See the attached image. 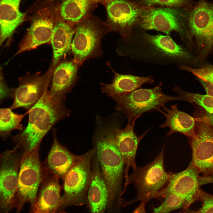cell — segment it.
Wrapping results in <instances>:
<instances>
[{"instance_id": "cell-1", "label": "cell", "mask_w": 213, "mask_h": 213, "mask_svg": "<svg viewBox=\"0 0 213 213\" xmlns=\"http://www.w3.org/2000/svg\"><path fill=\"white\" fill-rule=\"evenodd\" d=\"M116 125L111 124L99 127L92 138L93 148L108 190L106 213H120L123 200L124 165L116 142Z\"/></svg>"}, {"instance_id": "cell-2", "label": "cell", "mask_w": 213, "mask_h": 213, "mask_svg": "<svg viewBox=\"0 0 213 213\" xmlns=\"http://www.w3.org/2000/svg\"><path fill=\"white\" fill-rule=\"evenodd\" d=\"M47 91L28 112L27 126L13 138L15 146L23 155L41 144L52 127L70 114V111L65 105L64 101L53 100L49 96Z\"/></svg>"}, {"instance_id": "cell-3", "label": "cell", "mask_w": 213, "mask_h": 213, "mask_svg": "<svg viewBox=\"0 0 213 213\" xmlns=\"http://www.w3.org/2000/svg\"><path fill=\"white\" fill-rule=\"evenodd\" d=\"M160 83L151 88H140L133 91L111 97L116 102V109L123 112L128 118V123L135 124L136 120L144 113L157 111L167 102L183 100L180 97L165 94Z\"/></svg>"}, {"instance_id": "cell-4", "label": "cell", "mask_w": 213, "mask_h": 213, "mask_svg": "<svg viewBox=\"0 0 213 213\" xmlns=\"http://www.w3.org/2000/svg\"><path fill=\"white\" fill-rule=\"evenodd\" d=\"M164 146L151 163L141 167H137L129 177V184L133 183L137 190L135 198L130 201L123 200L122 207L138 201L145 204L150 200L157 199L160 192L168 183L172 172H166L164 166Z\"/></svg>"}, {"instance_id": "cell-5", "label": "cell", "mask_w": 213, "mask_h": 213, "mask_svg": "<svg viewBox=\"0 0 213 213\" xmlns=\"http://www.w3.org/2000/svg\"><path fill=\"white\" fill-rule=\"evenodd\" d=\"M74 30L71 49L75 62L80 66L87 59L101 56L102 40L111 31L106 22L91 15L77 24Z\"/></svg>"}, {"instance_id": "cell-6", "label": "cell", "mask_w": 213, "mask_h": 213, "mask_svg": "<svg viewBox=\"0 0 213 213\" xmlns=\"http://www.w3.org/2000/svg\"><path fill=\"white\" fill-rule=\"evenodd\" d=\"M40 144L21 158L15 204L17 213H20L26 203L30 204V210L32 209L40 185L49 174L40 158Z\"/></svg>"}, {"instance_id": "cell-7", "label": "cell", "mask_w": 213, "mask_h": 213, "mask_svg": "<svg viewBox=\"0 0 213 213\" xmlns=\"http://www.w3.org/2000/svg\"><path fill=\"white\" fill-rule=\"evenodd\" d=\"M195 117L196 137L189 138L192 154L190 164L198 171L201 185L213 183V123L205 114Z\"/></svg>"}, {"instance_id": "cell-8", "label": "cell", "mask_w": 213, "mask_h": 213, "mask_svg": "<svg viewBox=\"0 0 213 213\" xmlns=\"http://www.w3.org/2000/svg\"><path fill=\"white\" fill-rule=\"evenodd\" d=\"M93 148L80 156L65 175L63 180L64 194L59 211L70 206L87 204V193L92 176L91 161Z\"/></svg>"}, {"instance_id": "cell-9", "label": "cell", "mask_w": 213, "mask_h": 213, "mask_svg": "<svg viewBox=\"0 0 213 213\" xmlns=\"http://www.w3.org/2000/svg\"><path fill=\"white\" fill-rule=\"evenodd\" d=\"M190 9L178 7H147L142 12L136 26L167 34L172 31L178 32L186 37L191 44L188 26Z\"/></svg>"}, {"instance_id": "cell-10", "label": "cell", "mask_w": 213, "mask_h": 213, "mask_svg": "<svg viewBox=\"0 0 213 213\" xmlns=\"http://www.w3.org/2000/svg\"><path fill=\"white\" fill-rule=\"evenodd\" d=\"M188 26L198 54L196 61L202 63L213 50V3L207 0L195 3L189 11Z\"/></svg>"}, {"instance_id": "cell-11", "label": "cell", "mask_w": 213, "mask_h": 213, "mask_svg": "<svg viewBox=\"0 0 213 213\" xmlns=\"http://www.w3.org/2000/svg\"><path fill=\"white\" fill-rule=\"evenodd\" d=\"M22 156L15 147L0 154V210L6 213L15 206Z\"/></svg>"}, {"instance_id": "cell-12", "label": "cell", "mask_w": 213, "mask_h": 213, "mask_svg": "<svg viewBox=\"0 0 213 213\" xmlns=\"http://www.w3.org/2000/svg\"><path fill=\"white\" fill-rule=\"evenodd\" d=\"M104 6L107 13L106 22L111 31L126 38L136 26L142 12L147 7L132 0H109Z\"/></svg>"}, {"instance_id": "cell-13", "label": "cell", "mask_w": 213, "mask_h": 213, "mask_svg": "<svg viewBox=\"0 0 213 213\" xmlns=\"http://www.w3.org/2000/svg\"><path fill=\"white\" fill-rule=\"evenodd\" d=\"M57 16V9L52 7L39 9L34 15L30 27L15 55L50 42Z\"/></svg>"}, {"instance_id": "cell-14", "label": "cell", "mask_w": 213, "mask_h": 213, "mask_svg": "<svg viewBox=\"0 0 213 213\" xmlns=\"http://www.w3.org/2000/svg\"><path fill=\"white\" fill-rule=\"evenodd\" d=\"M54 70L50 67L43 75L35 74L20 78L18 86L14 88V101L9 108L12 110L23 108L27 114L48 90Z\"/></svg>"}, {"instance_id": "cell-15", "label": "cell", "mask_w": 213, "mask_h": 213, "mask_svg": "<svg viewBox=\"0 0 213 213\" xmlns=\"http://www.w3.org/2000/svg\"><path fill=\"white\" fill-rule=\"evenodd\" d=\"M201 185L198 170L189 164L180 172L171 173L168 183L159 193L158 199L165 195L173 193L185 199L190 206L198 201L199 192Z\"/></svg>"}, {"instance_id": "cell-16", "label": "cell", "mask_w": 213, "mask_h": 213, "mask_svg": "<svg viewBox=\"0 0 213 213\" xmlns=\"http://www.w3.org/2000/svg\"><path fill=\"white\" fill-rule=\"evenodd\" d=\"M135 124L128 123L123 129H120L118 126L115 128V140L117 145L121 154L124 165L125 167L124 171L125 182L122 194L125 192L129 184L128 172L132 167L133 170L137 167L135 157L138 148L141 141L148 130L141 136H137L134 132Z\"/></svg>"}, {"instance_id": "cell-17", "label": "cell", "mask_w": 213, "mask_h": 213, "mask_svg": "<svg viewBox=\"0 0 213 213\" xmlns=\"http://www.w3.org/2000/svg\"><path fill=\"white\" fill-rule=\"evenodd\" d=\"M59 178L48 174L39 187L34 204L30 213H56L59 212L62 197Z\"/></svg>"}, {"instance_id": "cell-18", "label": "cell", "mask_w": 213, "mask_h": 213, "mask_svg": "<svg viewBox=\"0 0 213 213\" xmlns=\"http://www.w3.org/2000/svg\"><path fill=\"white\" fill-rule=\"evenodd\" d=\"M79 65L73 60L60 62L55 68L50 88L47 91L49 97L54 100L64 101L65 95L74 86Z\"/></svg>"}, {"instance_id": "cell-19", "label": "cell", "mask_w": 213, "mask_h": 213, "mask_svg": "<svg viewBox=\"0 0 213 213\" xmlns=\"http://www.w3.org/2000/svg\"><path fill=\"white\" fill-rule=\"evenodd\" d=\"M92 176L87 193L90 213H106L108 199L106 183L95 153L91 161Z\"/></svg>"}, {"instance_id": "cell-20", "label": "cell", "mask_w": 213, "mask_h": 213, "mask_svg": "<svg viewBox=\"0 0 213 213\" xmlns=\"http://www.w3.org/2000/svg\"><path fill=\"white\" fill-rule=\"evenodd\" d=\"M54 132L53 145L44 166L49 174L63 180L67 173L80 156L70 152L59 142Z\"/></svg>"}, {"instance_id": "cell-21", "label": "cell", "mask_w": 213, "mask_h": 213, "mask_svg": "<svg viewBox=\"0 0 213 213\" xmlns=\"http://www.w3.org/2000/svg\"><path fill=\"white\" fill-rule=\"evenodd\" d=\"M21 1L0 0V47L5 41L10 40L25 19L26 14L19 9Z\"/></svg>"}, {"instance_id": "cell-22", "label": "cell", "mask_w": 213, "mask_h": 213, "mask_svg": "<svg viewBox=\"0 0 213 213\" xmlns=\"http://www.w3.org/2000/svg\"><path fill=\"white\" fill-rule=\"evenodd\" d=\"M162 108L164 112L161 110L160 112L164 115L165 120L159 126L169 128L170 131L166 135L167 137L176 133H182L189 138L196 137L195 118L179 110L177 104L172 105L170 109L165 106Z\"/></svg>"}, {"instance_id": "cell-23", "label": "cell", "mask_w": 213, "mask_h": 213, "mask_svg": "<svg viewBox=\"0 0 213 213\" xmlns=\"http://www.w3.org/2000/svg\"><path fill=\"white\" fill-rule=\"evenodd\" d=\"M74 27L63 22L57 16L50 41L53 51V58L50 66L52 68L55 69L71 48L75 33Z\"/></svg>"}, {"instance_id": "cell-24", "label": "cell", "mask_w": 213, "mask_h": 213, "mask_svg": "<svg viewBox=\"0 0 213 213\" xmlns=\"http://www.w3.org/2000/svg\"><path fill=\"white\" fill-rule=\"evenodd\" d=\"M97 4L89 0H65L57 8L58 17L65 22L75 26L92 13Z\"/></svg>"}, {"instance_id": "cell-25", "label": "cell", "mask_w": 213, "mask_h": 213, "mask_svg": "<svg viewBox=\"0 0 213 213\" xmlns=\"http://www.w3.org/2000/svg\"><path fill=\"white\" fill-rule=\"evenodd\" d=\"M114 74L112 83H101L102 92L112 97L133 91L145 83L152 84L154 82L151 76L139 77L130 75L118 73L112 69Z\"/></svg>"}, {"instance_id": "cell-26", "label": "cell", "mask_w": 213, "mask_h": 213, "mask_svg": "<svg viewBox=\"0 0 213 213\" xmlns=\"http://www.w3.org/2000/svg\"><path fill=\"white\" fill-rule=\"evenodd\" d=\"M145 38L157 51L164 56L183 60L189 59L191 57L188 52L168 36L146 34Z\"/></svg>"}, {"instance_id": "cell-27", "label": "cell", "mask_w": 213, "mask_h": 213, "mask_svg": "<svg viewBox=\"0 0 213 213\" xmlns=\"http://www.w3.org/2000/svg\"><path fill=\"white\" fill-rule=\"evenodd\" d=\"M173 90L183 101L196 104L203 108L206 112L205 114L213 123V97L207 94L189 92L177 86Z\"/></svg>"}, {"instance_id": "cell-28", "label": "cell", "mask_w": 213, "mask_h": 213, "mask_svg": "<svg viewBox=\"0 0 213 213\" xmlns=\"http://www.w3.org/2000/svg\"><path fill=\"white\" fill-rule=\"evenodd\" d=\"M25 115L15 113L9 108H0V137L7 138L13 130H21Z\"/></svg>"}, {"instance_id": "cell-29", "label": "cell", "mask_w": 213, "mask_h": 213, "mask_svg": "<svg viewBox=\"0 0 213 213\" xmlns=\"http://www.w3.org/2000/svg\"><path fill=\"white\" fill-rule=\"evenodd\" d=\"M163 198H165L163 202L159 206L154 209L153 213H168L179 209H188L190 206L185 199L175 194H167Z\"/></svg>"}, {"instance_id": "cell-30", "label": "cell", "mask_w": 213, "mask_h": 213, "mask_svg": "<svg viewBox=\"0 0 213 213\" xmlns=\"http://www.w3.org/2000/svg\"><path fill=\"white\" fill-rule=\"evenodd\" d=\"M141 6L178 7L191 9L195 2L193 0H135Z\"/></svg>"}, {"instance_id": "cell-31", "label": "cell", "mask_w": 213, "mask_h": 213, "mask_svg": "<svg viewBox=\"0 0 213 213\" xmlns=\"http://www.w3.org/2000/svg\"><path fill=\"white\" fill-rule=\"evenodd\" d=\"M180 68L191 72L198 78L213 85V65L205 64L197 68L183 65L180 66Z\"/></svg>"}, {"instance_id": "cell-32", "label": "cell", "mask_w": 213, "mask_h": 213, "mask_svg": "<svg viewBox=\"0 0 213 213\" xmlns=\"http://www.w3.org/2000/svg\"><path fill=\"white\" fill-rule=\"evenodd\" d=\"M198 201L201 202V207L198 209L199 213H213V195L202 190H199Z\"/></svg>"}, {"instance_id": "cell-33", "label": "cell", "mask_w": 213, "mask_h": 213, "mask_svg": "<svg viewBox=\"0 0 213 213\" xmlns=\"http://www.w3.org/2000/svg\"><path fill=\"white\" fill-rule=\"evenodd\" d=\"M14 88H9L4 80L2 69L0 67V101L5 98L12 97Z\"/></svg>"}, {"instance_id": "cell-34", "label": "cell", "mask_w": 213, "mask_h": 213, "mask_svg": "<svg viewBox=\"0 0 213 213\" xmlns=\"http://www.w3.org/2000/svg\"><path fill=\"white\" fill-rule=\"evenodd\" d=\"M198 78L205 89L206 94L213 97V85L201 79Z\"/></svg>"}, {"instance_id": "cell-35", "label": "cell", "mask_w": 213, "mask_h": 213, "mask_svg": "<svg viewBox=\"0 0 213 213\" xmlns=\"http://www.w3.org/2000/svg\"><path fill=\"white\" fill-rule=\"evenodd\" d=\"M145 205V204L143 202H141V204L132 213H146Z\"/></svg>"}, {"instance_id": "cell-36", "label": "cell", "mask_w": 213, "mask_h": 213, "mask_svg": "<svg viewBox=\"0 0 213 213\" xmlns=\"http://www.w3.org/2000/svg\"><path fill=\"white\" fill-rule=\"evenodd\" d=\"M178 213H199V212L197 210H192L188 209H182V210Z\"/></svg>"}, {"instance_id": "cell-37", "label": "cell", "mask_w": 213, "mask_h": 213, "mask_svg": "<svg viewBox=\"0 0 213 213\" xmlns=\"http://www.w3.org/2000/svg\"><path fill=\"white\" fill-rule=\"evenodd\" d=\"M93 1L97 4L100 3L104 6L107 2L109 0H89Z\"/></svg>"}, {"instance_id": "cell-38", "label": "cell", "mask_w": 213, "mask_h": 213, "mask_svg": "<svg viewBox=\"0 0 213 213\" xmlns=\"http://www.w3.org/2000/svg\"><path fill=\"white\" fill-rule=\"evenodd\" d=\"M56 213H68L64 212V211H60L57 212Z\"/></svg>"}]
</instances>
